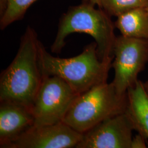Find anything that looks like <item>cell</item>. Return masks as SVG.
I'll use <instances>...</instances> for the list:
<instances>
[{
  "label": "cell",
  "mask_w": 148,
  "mask_h": 148,
  "mask_svg": "<svg viewBox=\"0 0 148 148\" xmlns=\"http://www.w3.org/2000/svg\"><path fill=\"white\" fill-rule=\"evenodd\" d=\"M40 41L34 29L27 27L16 57L1 74L0 101L32 108L43 80L38 59Z\"/></svg>",
  "instance_id": "6da1fadb"
},
{
  "label": "cell",
  "mask_w": 148,
  "mask_h": 148,
  "mask_svg": "<svg viewBox=\"0 0 148 148\" xmlns=\"http://www.w3.org/2000/svg\"><path fill=\"white\" fill-rule=\"evenodd\" d=\"M38 59L43 76H57L79 95L107 82L112 64L99 59L95 42L87 45L77 56L62 58L49 53L40 41Z\"/></svg>",
  "instance_id": "7a4b0ae2"
},
{
  "label": "cell",
  "mask_w": 148,
  "mask_h": 148,
  "mask_svg": "<svg viewBox=\"0 0 148 148\" xmlns=\"http://www.w3.org/2000/svg\"><path fill=\"white\" fill-rule=\"evenodd\" d=\"M87 3L73 6L61 17L56 37L51 46V52H61L66 37L73 33H85L93 37L101 61L112 63L117 37L115 23L102 8Z\"/></svg>",
  "instance_id": "3957f363"
},
{
  "label": "cell",
  "mask_w": 148,
  "mask_h": 148,
  "mask_svg": "<svg viewBox=\"0 0 148 148\" xmlns=\"http://www.w3.org/2000/svg\"><path fill=\"white\" fill-rule=\"evenodd\" d=\"M127 104V93L119 94L112 82H106L79 95L63 122L84 134L106 119L125 112Z\"/></svg>",
  "instance_id": "277c9868"
},
{
  "label": "cell",
  "mask_w": 148,
  "mask_h": 148,
  "mask_svg": "<svg viewBox=\"0 0 148 148\" xmlns=\"http://www.w3.org/2000/svg\"><path fill=\"white\" fill-rule=\"evenodd\" d=\"M63 79L57 76H43L32 106L34 125L41 126L63 121L79 95Z\"/></svg>",
  "instance_id": "5b68a950"
},
{
  "label": "cell",
  "mask_w": 148,
  "mask_h": 148,
  "mask_svg": "<svg viewBox=\"0 0 148 148\" xmlns=\"http://www.w3.org/2000/svg\"><path fill=\"white\" fill-rule=\"evenodd\" d=\"M114 55L111 68L115 76L111 82L119 94L125 95L148 63V40L118 36Z\"/></svg>",
  "instance_id": "8992f818"
},
{
  "label": "cell",
  "mask_w": 148,
  "mask_h": 148,
  "mask_svg": "<svg viewBox=\"0 0 148 148\" xmlns=\"http://www.w3.org/2000/svg\"><path fill=\"white\" fill-rule=\"evenodd\" d=\"M133 131L132 123L124 112L84 133L76 148H131Z\"/></svg>",
  "instance_id": "52a82bcc"
},
{
  "label": "cell",
  "mask_w": 148,
  "mask_h": 148,
  "mask_svg": "<svg viewBox=\"0 0 148 148\" xmlns=\"http://www.w3.org/2000/svg\"><path fill=\"white\" fill-rule=\"evenodd\" d=\"M83 134L62 121L32 127L23 133L6 148H76Z\"/></svg>",
  "instance_id": "ba28073f"
},
{
  "label": "cell",
  "mask_w": 148,
  "mask_h": 148,
  "mask_svg": "<svg viewBox=\"0 0 148 148\" xmlns=\"http://www.w3.org/2000/svg\"><path fill=\"white\" fill-rule=\"evenodd\" d=\"M0 102V147L6 148L34 125V117L32 108L9 101Z\"/></svg>",
  "instance_id": "9c48e42d"
},
{
  "label": "cell",
  "mask_w": 148,
  "mask_h": 148,
  "mask_svg": "<svg viewBox=\"0 0 148 148\" xmlns=\"http://www.w3.org/2000/svg\"><path fill=\"white\" fill-rule=\"evenodd\" d=\"M126 113L134 131L148 139V95L143 83L138 79L127 90Z\"/></svg>",
  "instance_id": "30bf717a"
},
{
  "label": "cell",
  "mask_w": 148,
  "mask_h": 148,
  "mask_svg": "<svg viewBox=\"0 0 148 148\" xmlns=\"http://www.w3.org/2000/svg\"><path fill=\"white\" fill-rule=\"evenodd\" d=\"M115 25L123 36L148 40L146 8L134 9L117 16Z\"/></svg>",
  "instance_id": "8fae6325"
},
{
  "label": "cell",
  "mask_w": 148,
  "mask_h": 148,
  "mask_svg": "<svg viewBox=\"0 0 148 148\" xmlns=\"http://www.w3.org/2000/svg\"><path fill=\"white\" fill-rule=\"evenodd\" d=\"M37 0H0V28L4 30L23 18L29 8Z\"/></svg>",
  "instance_id": "7c38bea8"
},
{
  "label": "cell",
  "mask_w": 148,
  "mask_h": 148,
  "mask_svg": "<svg viewBox=\"0 0 148 148\" xmlns=\"http://www.w3.org/2000/svg\"><path fill=\"white\" fill-rule=\"evenodd\" d=\"M148 0H101V8L110 16H117L139 8H146Z\"/></svg>",
  "instance_id": "4fadbf2b"
},
{
  "label": "cell",
  "mask_w": 148,
  "mask_h": 148,
  "mask_svg": "<svg viewBox=\"0 0 148 148\" xmlns=\"http://www.w3.org/2000/svg\"><path fill=\"white\" fill-rule=\"evenodd\" d=\"M147 139L143 136L138 133L134 137H133L131 148H147Z\"/></svg>",
  "instance_id": "5bb4252c"
},
{
  "label": "cell",
  "mask_w": 148,
  "mask_h": 148,
  "mask_svg": "<svg viewBox=\"0 0 148 148\" xmlns=\"http://www.w3.org/2000/svg\"><path fill=\"white\" fill-rule=\"evenodd\" d=\"M83 3H87L94 5H98L99 8L101 7V0H82Z\"/></svg>",
  "instance_id": "9a60e30c"
},
{
  "label": "cell",
  "mask_w": 148,
  "mask_h": 148,
  "mask_svg": "<svg viewBox=\"0 0 148 148\" xmlns=\"http://www.w3.org/2000/svg\"><path fill=\"white\" fill-rule=\"evenodd\" d=\"M143 85H144V87L145 88V90H146L148 95V81L145 82V83H143Z\"/></svg>",
  "instance_id": "2e32d148"
},
{
  "label": "cell",
  "mask_w": 148,
  "mask_h": 148,
  "mask_svg": "<svg viewBox=\"0 0 148 148\" xmlns=\"http://www.w3.org/2000/svg\"><path fill=\"white\" fill-rule=\"evenodd\" d=\"M146 10H147V13H148V5H147V7H146Z\"/></svg>",
  "instance_id": "e0dca14e"
}]
</instances>
